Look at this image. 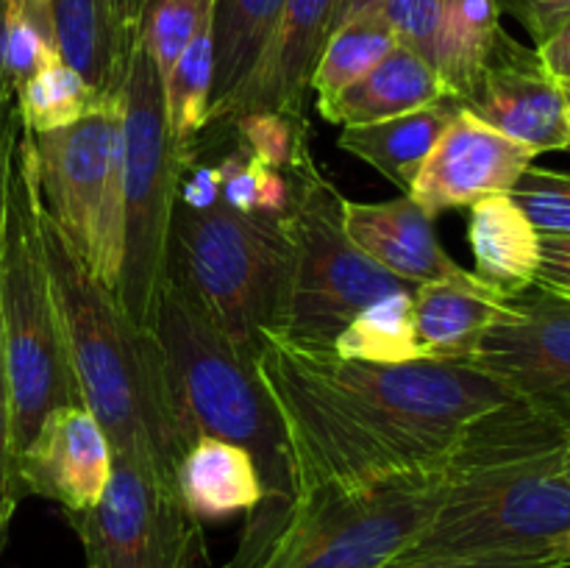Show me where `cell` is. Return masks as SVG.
<instances>
[{
    "mask_svg": "<svg viewBox=\"0 0 570 568\" xmlns=\"http://www.w3.org/2000/svg\"><path fill=\"white\" fill-rule=\"evenodd\" d=\"M254 368L276 407L295 499L406 473H445L515 395L471 360H343L262 332Z\"/></svg>",
    "mask_w": 570,
    "mask_h": 568,
    "instance_id": "6da1fadb",
    "label": "cell"
},
{
    "mask_svg": "<svg viewBox=\"0 0 570 568\" xmlns=\"http://www.w3.org/2000/svg\"><path fill=\"white\" fill-rule=\"evenodd\" d=\"M568 429L512 399L490 412L443 482L438 510L399 557H540L570 568Z\"/></svg>",
    "mask_w": 570,
    "mask_h": 568,
    "instance_id": "7a4b0ae2",
    "label": "cell"
},
{
    "mask_svg": "<svg viewBox=\"0 0 570 568\" xmlns=\"http://www.w3.org/2000/svg\"><path fill=\"white\" fill-rule=\"evenodd\" d=\"M39 239L83 407L104 427L115 457L148 462L176 482L178 462L198 438L154 329L128 317L115 290L87 271L42 204Z\"/></svg>",
    "mask_w": 570,
    "mask_h": 568,
    "instance_id": "3957f363",
    "label": "cell"
},
{
    "mask_svg": "<svg viewBox=\"0 0 570 568\" xmlns=\"http://www.w3.org/2000/svg\"><path fill=\"white\" fill-rule=\"evenodd\" d=\"M150 329L165 351L195 438L209 434L243 445L254 454L262 473L265 499L248 516L237 555L228 560V566H239L271 540L295 501L282 418L254 360L223 334L173 276L161 284Z\"/></svg>",
    "mask_w": 570,
    "mask_h": 568,
    "instance_id": "277c9868",
    "label": "cell"
},
{
    "mask_svg": "<svg viewBox=\"0 0 570 568\" xmlns=\"http://www.w3.org/2000/svg\"><path fill=\"white\" fill-rule=\"evenodd\" d=\"M0 334L11 390V454H20L50 410L83 404L61 312L39 239V195L14 145L0 223Z\"/></svg>",
    "mask_w": 570,
    "mask_h": 568,
    "instance_id": "5b68a950",
    "label": "cell"
},
{
    "mask_svg": "<svg viewBox=\"0 0 570 568\" xmlns=\"http://www.w3.org/2000/svg\"><path fill=\"white\" fill-rule=\"evenodd\" d=\"M295 204L282 217L287 273L276 321L267 332L293 343L332 345L356 312L417 284L379 265L345 232L343 195L321 173L312 154L293 170Z\"/></svg>",
    "mask_w": 570,
    "mask_h": 568,
    "instance_id": "8992f818",
    "label": "cell"
},
{
    "mask_svg": "<svg viewBox=\"0 0 570 568\" xmlns=\"http://www.w3.org/2000/svg\"><path fill=\"white\" fill-rule=\"evenodd\" d=\"M287 254L282 221L239 215L223 200L209 209L173 206L167 276L250 360L259 334L276 321Z\"/></svg>",
    "mask_w": 570,
    "mask_h": 568,
    "instance_id": "52a82bcc",
    "label": "cell"
},
{
    "mask_svg": "<svg viewBox=\"0 0 570 568\" xmlns=\"http://www.w3.org/2000/svg\"><path fill=\"white\" fill-rule=\"evenodd\" d=\"M117 100L122 123V256L115 298L137 326L150 329L167 278L176 145L167 128L165 84L139 37Z\"/></svg>",
    "mask_w": 570,
    "mask_h": 568,
    "instance_id": "ba28073f",
    "label": "cell"
},
{
    "mask_svg": "<svg viewBox=\"0 0 570 568\" xmlns=\"http://www.w3.org/2000/svg\"><path fill=\"white\" fill-rule=\"evenodd\" d=\"M445 473H406L365 488L295 499L282 527L228 568H382L421 535L438 510Z\"/></svg>",
    "mask_w": 570,
    "mask_h": 568,
    "instance_id": "9c48e42d",
    "label": "cell"
},
{
    "mask_svg": "<svg viewBox=\"0 0 570 568\" xmlns=\"http://www.w3.org/2000/svg\"><path fill=\"white\" fill-rule=\"evenodd\" d=\"M39 204L61 228L87 271L117 287L122 256V123L120 100L48 134L20 128Z\"/></svg>",
    "mask_w": 570,
    "mask_h": 568,
    "instance_id": "30bf717a",
    "label": "cell"
},
{
    "mask_svg": "<svg viewBox=\"0 0 570 568\" xmlns=\"http://www.w3.org/2000/svg\"><path fill=\"white\" fill-rule=\"evenodd\" d=\"M67 521L83 568H228L212 562L204 521L187 510L176 482L131 457H115L104 496Z\"/></svg>",
    "mask_w": 570,
    "mask_h": 568,
    "instance_id": "8fae6325",
    "label": "cell"
},
{
    "mask_svg": "<svg viewBox=\"0 0 570 568\" xmlns=\"http://www.w3.org/2000/svg\"><path fill=\"white\" fill-rule=\"evenodd\" d=\"M471 362L570 429V301L540 287L507 301Z\"/></svg>",
    "mask_w": 570,
    "mask_h": 568,
    "instance_id": "7c38bea8",
    "label": "cell"
},
{
    "mask_svg": "<svg viewBox=\"0 0 570 568\" xmlns=\"http://www.w3.org/2000/svg\"><path fill=\"white\" fill-rule=\"evenodd\" d=\"M479 120L515 139L534 156L570 150V117L562 84L540 61L538 50L501 33L482 78L465 100Z\"/></svg>",
    "mask_w": 570,
    "mask_h": 568,
    "instance_id": "4fadbf2b",
    "label": "cell"
},
{
    "mask_svg": "<svg viewBox=\"0 0 570 568\" xmlns=\"http://www.w3.org/2000/svg\"><path fill=\"white\" fill-rule=\"evenodd\" d=\"M115 451L98 418L83 404L56 407L39 423L31 443L14 457L20 499L42 496L78 516L95 507L109 484Z\"/></svg>",
    "mask_w": 570,
    "mask_h": 568,
    "instance_id": "5bb4252c",
    "label": "cell"
},
{
    "mask_svg": "<svg viewBox=\"0 0 570 568\" xmlns=\"http://www.w3.org/2000/svg\"><path fill=\"white\" fill-rule=\"evenodd\" d=\"M379 14L401 45L438 70L451 98L465 100L476 89L501 33L495 0H382Z\"/></svg>",
    "mask_w": 570,
    "mask_h": 568,
    "instance_id": "9a60e30c",
    "label": "cell"
},
{
    "mask_svg": "<svg viewBox=\"0 0 570 568\" xmlns=\"http://www.w3.org/2000/svg\"><path fill=\"white\" fill-rule=\"evenodd\" d=\"M532 161V150L462 106L406 195H412L426 215L438 217L488 195L512 193Z\"/></svg>",
    "mask_w": 570,
    "mask_h": 568,
    "instance_id": "2e32d148",
    "label": "cell"
},
{
    "mask_svg": "<svg viewBox=\"0 0 570 568\" xmlns=\"http://www.w3.org/2000/svg\"><path fill=\"white\" fill-rule=\"evenodd\" d=\"M337 0H284L276 28L248 76L209 109V120L243 111H282L306 117V92L315 61L332 33Z\"/></svg>",
    "mask_w": 570,
    "mask_h": 568,
    "instance_id": "e0dca14e",
    "label": "cell"
},
{
    "mask_svg": "<svg viewBox=\"0 0 570 568\" xmlns=\"http://www.w3.org/2000/svg\"><path fill=\"white\" fill-rule=\"evenodd\" d=\"M345 232L367 256L410 284L479 282L440 245L434 217L412 195L390 200H343Z\"/></svg>",
    "mask_w": 570,
    "mask_h": 568,
    "instance_id": "ac0fdd59",
    "label": "cell"
},
{
    "mask_svg": "<svg viewBox=\"0 0 570 568\" xmlns=\"http://www.w3.org/2000/svg\"><path fill=\"white\" fill-rule=\"evenodd\" d=\"M468 243L473 276L501 301L534 287L540 271V232L510 193L488 195L471 204Z\"/></svg>",
    "mask_w": 570,
    "mask_h": 568,
    "instance_id": "d6986e66",
    "label": "cell"
},
{
    "mask_svg": "<svg viewBox=\"0 0 570 568\" xmlns=\"http://www.w3.org/2000/svg\"><path fill=\"white\" fill-rule=\"evenodd\" d=\"M445 98H451V92L438 70L423 56L399 42L373 70L317 111L334 126H367Z\"/></svg>",
    "mask_w": 570,
    "mask_h": 568,
    "instance_id": "ffe728a7",
    "label": "cell"
},
{
    "mask_svg": "<svg viewBox=\"0 0 570 568\" xmlns=\"http://www.w3.org/2000/svg\"><path fill=\"white\" fill-rule=\"evenodd\" d=\"M176 488L198 521L256 512L265 499L262 473L248 449L200 434L176 468Z\"/></svg>",
    "mask_w": 570,
    "mask_h": 568,
    "instance_id": "44dd1931",
    "label": "cell"
},
{
    "mask_svg": "<svg viewBox=\"0 0 570 568\" xmlns=\"http://www.w3.org/2000/svg\"><path fill=\"white\" fill-rule=\"evenodd\" d=\"M504 304L482 282L417 284L412 306L423 360H473Z\"/></svg>",
    "mask_w": 570,
    "mask_h": 568,
    "instance_id": "7402d4cb",
    "label": "cell"
},
{
    "mask_svg": "<svg viewBox=\"0 0 570 568\" xmlns=\"http://www.w3.org/2000/svg\"><path fill=\"white\" fill-rule=\"evenodd\" d=\"M462 109L460 100L445 98L417 111L390 117V120L367 123V126H345L337 145L345 154L356 156L365 165L376 167L387 182L410 193L421 173L423 161L440 143L445 128Z\"/></svg>",
    "mask_w": 570,
    "mask_h": 568,
    "instance_id": "603a6c76",
    "label": "cell"
},
{
    "mask_svg": "<svg viewBox=\"0 0 570 568\" xmlns=\"http://www.w3.org/2000/svg\"><path fill=\"white\" fill-rule=\"evenodd\" d=\"M56 50L95 89L117 95L137 39L117 22L111 0H50Z\"/></svg>",
    "mask_w": 570,
    "mask_h": 568,
    "instance_id": "cb8c5ba5",
    "label": "cell"
},
{
    "mask_svg": "<svg viewBox=\"0 0 570 568\" xmlns=\"http://www.w3.org/2000/svg\"><path fill=\"white\" fill-rule=\"evenodd\" d=\"M284 0H215L212 9V100L220 104L259 59Z\"/></svg>",
    "mask_w": 570,
    "mask_h": 568,
    "instance_id": "d4e9b609",
    "label": "cell"
},
{
    "mask_svg": "<svg viewBox=\"0 0 570 568\" xmlns=\"http://www.w3.org/2000/svg\"><path fill=\"white\" fill-rule=\"evenodd\" d=\"M395 45H399V37L379 14V9L362 11L354 20L343 22L337 31H332L309 78L317 109L328 106L351 84L360 81Z\"/></svg>",
    "mask_w": 570,
    "mask_h": 568,
    "instance_id": "484cf974",
    "label": "cell"
},
{
    "mask_svg": "<svg viewBox=\"0 0 570 568\" xmlns=\"http://www.w3.org/2000/svg\"><path fill=\"white\" fill-rule=\"evenodd\" d=\"M117 95L95 89L61 56L50 59L14 92V109L26 134H48L83 120L100 106L111 104Z\"/></svg>",
    "mask_w": 570,
    "mask_h": 568,
    "instance_id": "4316f807",
    "label": "cell"
},
{
    "mask_svg": "<svg viewBox=\"0 0 570 568\" xmlns=\"http://www.w3.org/2000/svg\"><path fill=\"white\" fill-rule=\"evenodd\" d=\"M332 349L343 360L376 362V365L423 360L415 332L412 290L390 293L356 312L348 326L334 337Z\"/></svg>",
    "mask_w": 570,
    "mask_h": 568,
    "instance_id": "83f0119b",
    "label": "cell"
},
{
    "mask_svg": "<svg viewBox=\"0 0 570 568\" xmlns=\"http://www.w3.org/2000/svg\"><path fill=\"white\" fill-rule=\"evenodd\" d=\"M212 20L189 39L187 48L167 72L165 84V115L170 139L176 148H184L204 131L209 120L212 100Z\"/></svg>",
    "mask_w": 570,
    "mask_h": 568,
    "instance_id": "f1b7e54d",
    "label": "cell"
},
{
    "mask_svg": "<svg viewBox=\"0 0 570 568\" xmlns=\"http://www.w3.org/2000/svg\"><path fill=\"white\" fill-rule=\"evenodd\" d=\"M220 120L232 126L234 137L248 148L250 156L265 161L273 170L293 173L312 154L306 117L282 115V111H243Z\"/></svg>",
    "mask_w": 570,
    "mask_h": 568,
    "instance_id": "f546056e",
    "label": "cell"
},
{
    "mask_svg": "<svg viewBox=\"0 0 570 568\" xmlns=\"http://www.w3.org/2000/svg\"><path fill=\"white\" fill-rule=\"evenodd\" d=\"M212 9H215V0H148L137 37L154 56L161 81L173 70L189 39L212 20Z\"/></svg>",
    "mask_w": 570,
    "mask_h": 568,
    "instance_id": "4dcf8cb0",
    "label": "cell"
},
{
    "mask_svg": "<svg viewBox=\"0 0 570 568\" xmlns=\"http://www.w3.org/2000/svg\"><path fill=\"white\" fill-rule=\"evenodd\" d=\"M510 195L540 234H570V173L529 165Z\"/></svg>",
    "mask_w": 570,
    "mask_h": 568,
    "instance_id": "1f68e13d",
    "label": "cell"
},
{
    "mask_svg": "<svg viewBox=\"0 0 570 568\" xmlns=\"http://www.w3.org/2000/svg\"><path fill=\"white\" fill-rule=\"evenodd\" d=\"M53 39L45 37L33 22L17 11L6 9L3 17V39H0V67H3V84L9 95L14 98L17 89L42 70L50 59H56Z\"/></svg>",
    "mask_w": 570,
    "mask_h": 568,
    "instance_id": "d6a6232c",
    "label": "cell"
},
{
    "mask_svg": "<svg viewBox=\"0 0 570 568\" xmlns=\"http://www.w3.org/2000/svg\"><path fill=\"white\" fill-rule=\"evenodd\" d=\"M501 14H510L534 39L546 42L551 33L570 20V0H495Z\"/></svg>",
    "mask_w": 570,
    "mask_h": 568,
    "instance_id": "836d02e7",
    "label": "cell"
},
{
    "mask_svg": "<svg viewBox=\"0 0 570 568\" xmlns=\"http://www.w3.org/2000/svg\"><path fill=\"white\" fill-rule=\"evenodd\" d=\"M534 287L570 301V234H540V271Z\"/></svg>",
    "mask_w": 570,
    "mask_h": 568,
    "instance_id": "e575fe53",
    "label": "cell"
},
{
    "mask_svg": "<svg viewBox=\"0 0 570 568\" xmlns=\"http://www.w3.org/2000/svg\"><path fill=\"white\" fill-rule=\"evenodd\" d=\"M382 568H568L557 560L540 557H395Z\"/></svg>",
    "mask_w": 570,
    "mask_h": 568,
    "instance_id": "d590c367",
    "label": "cell"
},
{
    "mask_svg": "<svg viewBox=\"0 0 570 568\" xmlns=\"http://www.w3.org/2000/svg\"><path fill=\"white\" fill-rule=\"evenodd\" d=\"M0 488L11 501H20L14 484V454H11V390L9 373H6L3 334H0Z\"/></svg>",
    "mask_w": 570,
    "mask_h": 568,
    "instance_id": "8d00e7d4",
    "label": "cell"
},
{
    "mask_svg": "<svg viewBox=\"0 0 570 568\" xmlns=\"http://www.w3.org/2000/svg\"><path fill=\"white\" fill-rule=\"evenodd\" d=\"M546 70L560 84H570V20L557 28L546 42L534 45Z\"/></svg>",
    "mask_w": 570,
    "mask_h": 568,
    "instance_id": "74e56055",
    "label": "cell"
},
{
    "mask_svg": "<svg viewBox=\"0 0 570 568\" xmlns=\"http://www.w3.org/2000/svg\"><path fill=\"white\" fill-rule=\"evenodd\" d=\"M20 137V120H17L14 98L6 104L0 115V223H3V204H6V184H9L11 159H14V145Z\"/></svg>",
    "mask_w": 570,
    "mask_h": 568,
    "instance_id": "f35d334b",
    "label": "cell"
},
{
    "mask_svg": "<svg viewBox=\"0 0 570 568\" xmlns=\"http://www.w3.org/2000/svg\"><path fill=\"white\" fill-rule=\"evenodd\" d=\"M6 9L17 11L28 22L39 28L48 39H53V22H50V0H6ZM56 45V39H53Z\"/></svg>",
    "mask_w": 570,
    "mask_h": 568,
    "instance_id": "ab89813d",
    "label": "cell"
},
{
    "mask_svg": "<svg viewBox=\"0 0 570 568\" xmlns=\"http://www.w3.org/2000/svg\"><path fill=\"white\" fill-rule=\"evenodd\" d=\"M111 6H115L117 22L122 26V31H126L131 39H137L139 22H142L148 0H111Z\"/></svg>",
    "mask_w": 570,
    "mask_h": 568,
    "instance_id": "60d3db41",
    "label": "cell"
},
{
    "mask_svg": "<svg viewBox=\"0 0 570 568\" xmlns=\"http://www.w3.org/2000/svg\"><path fill=\"white\" fill-rule=\"evenodd\" d=\"M382 3V0H337V11H334V22H332V31H337L343 22L354 20L356 14H362V11L367 9H376V6ZM332 37V33H328Z\"/></svg>",
    "mask_w": 570,
    "mask_h": 568,
    "instance_id": "b9f144b4",
    "label": "cell"
},
{
    "mask_svg": "<svg viewBox=\"0 0 570 568\" xmlns=\"http://www.w3.org/2000/svg\"><path fill=\"white\" fill-rule=\"evenodd\" d=\"M14 501L9 499V496L3 493V488H0V549H3V540H6V529H9V521H11V512H14Z\"/></svg>",
    "mask_w": 570,
    "mask_h": 568,
    "instance_id": "7bdbcfd3",
    "label": "cell"
},
{
    "mask_svg": "<svg viewBox=\"0 0 570 568\" xmlns=\"http://www.w3.org/2000/svg\"><path fill=\"white\" fill-rule=\"evenodd\" d=\"M3 17H6V0H0V39H3ZM9 100H11V95L3 84V67H0V115H3V109Z\"/></svg>",
    "mask_w": 570,
    "mask_h": 568,
    "instance_id": "ee69618b",
    "label": "cell"
},
{
    "mask_svg": "<svg viewBox=\"0 0 570 568\" xmlns=\"http://www.w3.org/2000/svg\"><path fill=\"white\" fill-rule=\"evenodd\" d=\"M560 477L570 484V429L566 438V449H562V460H560Z\"/></svg>",
    "mask_w": 570,
    "mask_h": 568,
    "instance_id": "f6af8a7d",
    "label": "cell"
},
{
    "mask_svg": "<svg viewBox=\"0 0 570 568\" xmlns=\"http://www.w3.org/2000/svg\"><path fill=\"white\" fill-rule=\"evenodd\" d=\"M562 92H566V104H568V117H570V84H562Z\"/></svg>",
    "mask_w": 570,
    "mask_h": 568,
    "instance_id": "bcb514c9",
    "label": "cell"
}]
</instances>
